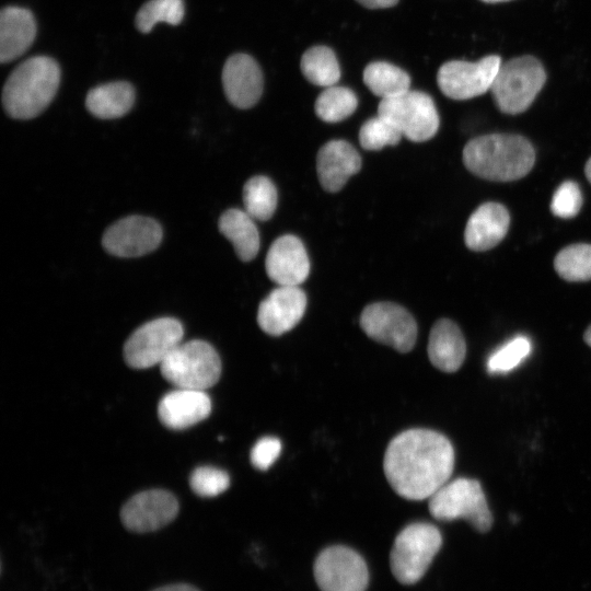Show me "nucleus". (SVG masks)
<instances>
[{
    "instance_id": "obj_1",
    "label": "nucleus",
    "mask_w": 591,
    "mask_h": 591,
    "mask_svg": "<svg viewBox=\"0 0 591 591\" xmlns=\"http://www.w3.org/2000/svg\"><path fill=\"white\" fill-rule=\"evenodd\" d=\"M454 450L443 434L409 429L389 443L383 461L391 487L408 500L430 498L452 475Z\"/></svg>"
},
{
    "instance_id": "obj_2",
    "label": "nucleus",
    "mask_w": 591,
    "mask_h": 591,
    "mask_svg": "<svg viewBox=\"0 0 591 591\" xmlns=\"http://www.w3.org/2000/svg\"><path fill=\"white\" fill-rule=\"evenodd\" d=\"M463 162L475 175L494 182H511L533 167L535 152L519 135L491 134L470 140L463 149Z\"/></svg>"
},
{
    "instance_id": "obj_3",
    "label": "nucleus",
    "mask_w": 591,
    "mask_h": 591,
    "mask_svg": "<svg viewBox=\"0 0 591 591\" xmlns=\"http://www.w3.org/2000/svg\"><path fill=\"white\" fill-rule=\"evenodd\" d=\"M59 83L60 69L53 58H28L8 77L2 90L3 107L13 118H33L50 104Z\"/></svg>"
},
{
    "instance_id": "obj_4",
    "label": "nucleus",
    "mask_w": 591,
    "mask_h": 591,
    "mask_svg": "<svg viewBox=\"0 0 591 591\" xmlns=\"http://www.w3.org/2000/svg\"><path fill=\"white\" fill-rule=\"evenodd\" d=\"M545 81L546 72L540 60L521 56L501 62L490 90L497 107L514 115L530 107Z\"/></svg>"
},
{
    "instance_id": "obj_5",
    "label": "nucleus",
    "mask_w": 591,
    "mask_h": 591,
    "mask_svg": "<svg viewBox=\"0 0 591 591\" xmlns=\"http://www.w3.org/2000/svg\"><path fill=\"white\" fill-rule=\"evenodd\" d=\"M160 370L176 387L205 391L218 382L221 361L210 344L189 340L176 346L161 362Z\"/></svg>"
},
{
    "instance_id": "obj_6",
    "label": "nucleus",
    "mask_w": 591,
    "mask_h": 591,
    "mask_svg": "<svg viewBox=\"0 0 591 591\" xmlns=\"http://www.w3.org/2000/svg\"><path fill=\"white\" fill-rule=\"evenodd\" d=\"M442 544L439 530L429 523L416 522L404 528L396 536L390 564L394 577L404 584L422 578Z\"/></svg>"
},
{
    "instance_id": "obj_7",
    "label": "nucleus",
    "mask_w": 591,
    "mask_h": 591,
    "mask_svg": "<svg viewBox=\"0 0 591 591\" xmlns=\"http://www.w3.org/2000/svg\"><path fill=\"white\" fill-rule=\"evenodd\" d=\"M429 499V511L437 520L465 519L479 532L491 528V512L475 479L461 477L447 482Z\"/></svg>"
},
{
    "instance_id": "obj_8",
    "label": "nucleus",
    "mask_w": 591,
    "mask_h": 591,
    "mask_svg": "<svg viewBox=\"0 0 591 591\" xmlns=\"http://www.w3.org/2000/svg\"><path fill=\"white\" fill-rule=\"evenodd\" d=\"M378 115L390 120L407 139L422 142L431 139L439 128V115L430 95L407 91L398 96L381 100Z\"/></svg>"
},
{
    "instance_id": "obj_9",
    "label": "nucleus",
    "mask_w": 591,
    "mask_h": 591,
    "mask_svg": "<svg viewBox=\"0 0 591 591\" xmlns=\"http://www.w3.org/2000/svg\"><path fill=\"white\" fill-rule=\"evenodd\" d=\"M184 329L174 317H160L137 328L126 340L124 358L135 369H147L161 362L182 343Z\"/></svg>"
},
{
    "instance_id": "obj_10",
    "label": "nucleus",
    "mask_w": 591,
    "mask_h": 591,
    "mask_svg": "<svg viewBox=\"0 0 591 591\" xmlns=\"http://www.w3.org/2000/svg\"><path fill=\"white\" fill-rule=\"evenodd\" d=\"M360 326L370 338L399 352H408L416 344V321L396 303L375 302L367 305L360 316Z\"/></svg>"
},
{
    "instance_id": "obj_11",
    "label": "nucleus",
    "mask_w": 591,
    "mask_h": 591,
    "mask_svg": "<svg viewBox=\"0 0 591 591\" xmlns=\"http://www.w3.org/2000/svg\"><path fill=\"white\" fill-rule=\"evenodd\" d=\"M497 55L486 56L477 61L451 60L443 63L437 76L441 92L453 100H468L491 89L501 66Z\"/></svg>"
},
{
    "instance_id": "obj_12",
    "label": "nucleus",
    "mask_w": 591,
    "mask_h": 591,
    "mask_svg": "<svg viewBox=\"0 0 591 591\" xmlns=\"http://www.w3.org/2000/svg\"><path fill=\"white\" fill-rule=\"evenodd\" d=\"M314 577L322 591H364L369 580L363 558L346 546H331L314 563Z\"/></svg>"
},
{
    "instance_id": "obj_13",
    "label": "nucleus",
    "mask_w": 591,
    "mask_h": 591,
    "mask_svg": "<svg viewBox=\"0 0 591 591\" xmlns=\"http://www.w3.org/2000/svg\"><path fill=\"white\" fill-rule=\"evenodd\" d=\"M177 512L178 502L172 493L151 489L131 497L120 510V520L129 531L146 533L165 526Z\"/></svg>"
},
{
    "instance_id": "obj_14",
    "label": "nucleus",
    "mask_w": 591,
    "mask_h": 591,
    "mask_svg": "<svg viewBox=\"0 0 591 591\" xmlns=\"http://www.w3.org/2000/svg\"><path fill=\"white\" fill-rule=\"evenodd\" d=\"M162 240L160 224L148 217H126L104 233V248L118 257H137L155 250Z\"/></svg>"
},
{
    "instance_id": "obj_15",
    "label": "nucleus",
    "mask_w": 591,
    "mask_h": 591,
    "mask_svg": "<svg viewBox=\"0 0 591 591\" xmlns=\"http://www.w3.org/2000/svg\"><path fill=\"white\" fill-rule=\"evenodd\" d=\"M306 302V296L299 286H278L260 302L257 323L268 335H282L300 322Z\"/></svg>"
},
{
    "instance_id": "obj_16",
    "label": "nucleus",
    "mask_w": 591,
    "mask_h": 591,
    "mask_svg": "<svg viewBox=\"0 0 591 591\" xmlns=\"http://www.w3.org/2000/svg\"><path fill=\"white\" fill-rule=\"evenodd\" d=\"M222 85L229 102L237 108L254 106L263 93V73L254 58L246 54L232 55L222 70Z\"/></svg>"
},
{
    "instance_id": "obj_17",
    "label": "nucleus",
    "mask_w": 591,
    "mask_h": 591,
    "mask_svg": "<svg viewBox=\"0 0 591 591\" xmlns=\"http://www.w3.org/2000/svg\"><path fill=\"white\" fill-rule=\"evenodd\" d=\"M265 268L268 277L278 286H299L309 276L310 260L301 240L286 234L269 247Z\"/></svg>"
},
{
    "instance_id": "obj_18",
    "label": "nucleus",
    "mask_w": 591,
    "mask_h": 591,
    "mask_svg": "<svg viewBox=\"0 0 591 591\" xmlns=\"http://www.w3.org/2000/svg\"><path fill=\"white\" fill-rule=\"evenodd\" d=\"M211 412V401L205 391L176 387L159 402L158 416L171 429L181 430L206 419Z\"/></svg>"
},
{
    "instance_id": "obj_19",
    "label": "nucleus",
    "mask_w": 591,
    "mask_h": 591,
    "mask_svg": "<svg viewBox=\"0 0 591 591\" xmlns=\"http://www.w3.org/2000/svg\"><path fill=\"white\" fill-rule=\"evenodd\" d=\"M360 169V154L346 140H331L318 150L316 171L322 187L327 192L341 189Z\"/></svg>"
},
{
    "instance_id": "obj_20",
    "label": "nucleus",
    "mask_w": 591,
    "mask_h": 591,
    "mask_svg": "<svg viewBox=\"0 0 591 591\" xmlns=\"http://www.w3.org/2000/svg\"><path fill=\"white\" fill-rule=\"evenodd\" d=\"M510 216L505 206L498 202L480 205L468 218L464 241L475 252H483L496 246L507 234Z\"/></svg>"
},
{
    "instance_id": "obj_21",
    "label": "nucleus",
    "mask_w": 591,
    "mask_h": 591,
    "mask_svg": "<svg viewBox=\"0 0 591 591\" xmlns=\"http://www.w3.org/2000/svg\"><path fill=\"white\" fill-rule=\"evenodd\" d=\"M36 23L24 8L7 7L0 13V61L10 62L22 56L33 44Z\"/></svg>"
},
{
    "instance_id": "obj_22",
    "label": "nucleus",
    "mask_w": 591,
    "mask_h": 591,
    "mask_svg": "<svg viewBox=\"0 0 591 591\" xmlns=\"http://www.w3.org/2000/svg\"><path fill=\"white\" fill-rule=\"evenodd\" d=\"M427 351L437 369L443 372L459 370L466 352L465 340L459 326L448 318L437 321L429 335Z\"/></svg>"
},
{
    "instance_id": "obj_23",
    "label": "nucleus",
    "mask_w": 591,
    "mask_h": 591,
    "mask_svg": "<svg viewBox=\"0 0 591 591\" xmlns=\"http://www.w3.org/2000/svg\"><path fill=\"white\" fill-rule=\"evenodd\" d=\"M135 102L134 86L125 81L93 88L86 95L85 106L97 118L113 119L124 116Z\"/></svg>"
},
{
    "instance_id": "obj_24",
    "label": "nucleus",
    "mask_w": 591,
    "mask_h": 591,
    "mask_svg": "<svg viewBox=\"0 0 591 591\" xmlns=\"http://www.w3.org/2000/svg\"><path fill=\"white\" fill-rule=\"evenodd\" d=\"M220 232L233 244L243 262L252 260L259 250V233L254 219L241 209H229L219 219Z\"/></svg>"
},
{
    "instance_id": "obj_25",
    "label": "nucleus",
    "mask_w": 591,
    "mask_h": 591,
    "mask_svg": "<svg viewBox=\"0 0 591 591\" xmlns=\"http://www.w3.org/2000/svg\"><path fill=\"white\" fill-rule=\"evenodd\" d=\"M368 89L382 100L398 96L410 90V78L401 68L384 61L369 63L363 71Z\"/></svg>"
},
{
    "instance_id": "obj_26",
    "label": "nucleus",
    "mask_w": 591,
    "mask_h": 591,
    "mask_svg": "<svg viewBox=\"0 0 591 591\" xmlns=\"http://www.w3.org/2000/svg\"><path fill=\"white\" fill-rule=\"evenodd\" d=\"M301 71L311 83L328 88L340 78V68L334 51L326 46H313L301 58Z\"/></svg>"
},
{
    "instance_id": "obj_27",
    "label": "nucleus",
    "mask_w": 591,
    "mask_h": 591,
    "mask_svg": "<svg viewBox=\"0 0 591 591\" xmlns=\"http://www.w3.org/2000/svg\"><path fill=\"white\" fill-rule=\"evenodd\" d=\"M277 200V189L266 176H254L243 187L245 211L255 220L270 219L276 210Z\"/></svg>"
},
{
    "instance_id": "obj_28",
    "label": "nucleus",
    "mask_w": 591,
    "mask_h": 591,
    "mask_svg": "<svg viewBox=\"0 0 591 591\" xmlns=\"http://www.w3.org/2000/svg\"><path fill=\"white\" fill-rule=\"evenodd\" d=\"M357 106V96L350 89L332 85L325 88L318 95L314 109L317 117L323 121L338 123L348 118Z\"/></svg>"
},
{
    "instance_id": "obj_29",
    "label": "nucleus",
    "mask_w": 591,
    "mask_h": 591,
    "mask_svg": "<svg viewBox=\"0 0 591 591\" xmlns=\"http://www.w3.org/2000/svg\"><path fill=\"white\" fill-rule=\"evenodd\" d=\"M554 267L565 280H591V245L579 243L563 248L554 259Z\"/></svg>"
},
{
    "instance_id": "obj_30",
    "label": "nucleus",
    "mask_w": 591,
    "mask_h": 591,
    "mask_svg": "<svg viewBox=\"0 0 591 591\" xmlns=\"http://www.w3.org/2000/svg\"><path fill=\"white\" fill-rule=\"evenodd\" d=\"M183 0H149L136 14V26L141 33H149L159 22L177 25L184 18Z\"/></svg>"
},
{
    "instance_id": "obj_31",
    "label": "nucleus",
    "mask_w": 591,
    "mask_h": 591,
    "mask_svg": "<svg viewBox=\"0 0 591 591\" xmlns=\"http://www.w3.org/2000/svg\"><path fill=\"white\" fill-rule=\"evenodd\" d=\"M402 132L386 118L376 115L363 123L359 131L360 144L366 150H381L399 142Z\"/></svg>"
},
{
    "instance_id": "obj_32",
    "label": "nucleus",
    "mask_w": 591,
    "mask_h": 591,
    "mask_svg": "<svg viewBox=\"0 0 591 591\" xmlns=\"http://www.w3.org/2000/svg\"><path fill=\"white\" fill-rule=\"evenodd\" d=\"M531 351V343L528 337L520 335L510 339L487 360V370L489 373H505L517 368Z\"/></svg>"
},
{
    "instance_id": "obj_33",
    "label": "nucleus",
    "mask_w": 591,
    "mask_h": 591,
    "mask_svg": "<svg viewBox=\"0 0 591 591\" xmlns=\"http://www.w3.org/2000/svg\"><path fill=\"white\" fill-rule=\"evenodd\" d=\"M190 488L201 497H215L229 488V475L217 467L200 466L189 477Z\"/></svg>"
},
{
    "instance_id": "obj_34",
    "label": "nucleus",
    "mask_w": 591,
    "mask_h": 591,
    "mask_svg": "<svg viewBox=\"0 0 591 591\" xmlns=\"http://www.w3.org/2000/svg\"><path fill=\"white\" fill-rule=\"evenodd\" d=\"M582 206V195L577 183L566 181L555 190L552 202V212L559 218L569 219L579 212Z\"/></svg>"
},
{
    "instance_id": "obj_35",
    "label": "nucleus",
    "mask_w": 591,
    "mask_h": 591,
    "mask_svg": "<svg viewBox=\"0 0 591 591\" xmlns=\"http://www.w3.org/2000/svg\"><path fill=\"white\" fill-rule=\"evenodd\" d=\"M281 451V442L275 437L259 439L251 451L253 466L260 471L267 470L277 460Z\"/></svg>"
},
{
    "instance_id": "obj_36",
    "label": "nucleus",
    "mask_w": 591,
    "mask_h": 591,
    "mask_svg": "<svg viewBox=\"0 0 591 591\" xmlns=\"http://www.w3.org/2000/svg\"><path fill=\"white\" fill-rule=\"evenodd\" d=\"M368 9H385L395 5L398 0H356Z\"/></svg>"
},
{
    "instance_id": "obj_37",
    "label": "nucleus",
    "mask_w": 591,
    "mask_h": 591,
    "mask_svg": "<svg viewBox=\"0 0 591 591\" xmlns=\"http://www.w3.org/2000/svg\"><path fill=\"white\" fill-rule=\"evenodd\" d=\"M153 591H199V590L190 584L176 583V584L164 586V587L154 589Z\"/></svg>"
},
{
    "instance_id": "obj_38",
    "label": "nucleus",
    "mask_w": 591,
    "mask_h": 591,
    "mask_svg": "<svg viewBox=\"0 0 591 591\" xmlns=\"http://www.w3.org/2000/svg\"><path fill=\"white\" fill-rule=\"evenodd\" d=\"M584 173H586V176H587L588 181L591 183V158L588 160V162L586 164Z\"/></svg>"
},
{
    "instance_id": "obj_39",
    "label": "nucleus",
    "mask_w": 591,
    "mask_h": 591,
    "mask_svg": "<svg viewBox=\"0 0 591 591\" xmlns=\"http://www.w3.org/2000/svg\"><path fill=\"white\" fill-rule=\"evenodd\" d=\"M583 338H584L586 344H588L591 347V325L587 328Z\"/></svg>"
},
{
    "instance_id": "obj_40",
    "label": "nucleus",
    "mask_w": 591,
    "mask_h": 591,
    "mask_svg": "<svg viewBox=\"0 0 591 591\" xmlns=\"http://www.w3.org/2000/svg\"><path fill=\"white\" fill-rule=\"evenodd\" d=\"M483 2H487V3H499V2H506V1H511V0H480Z\"/></svg>"
}]
</instances>
